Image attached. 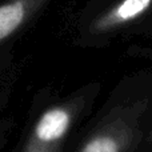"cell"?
Listing matches in <instances>:
<instances>
[{
  "label": "cell",
  "mask_w": 152,
  "mask_h": 152,
  "mask_svg": "<svg viewBox=\"0 0 152 152\" xmlns=\"http://www.w3.org/2000/svg\"><path fill=\"white\" fill-rule=\"evenodd\" d=\"M52 0H3L0 3V44L31 23Z\"/></svg>",
  "instance_id": "cell-4"
},
{
  "label": "cell",
  "mask_w": 152,
  "mask_h": 152,
  "mask_svg": "<svg viewBox=\"0 0 152 152\" xmlns=\"http://www.w3.org/2000/svg\"><path fill=\"white\" fill-rule=\"evenodd\" d=\"M152 15V0H112L89 20L87 32L103 36L128 28Z\"/></svg>",
  "instance_id": "cell-3"
},
{
  "label": "cell",
  "mask_w": 152,
  "mask_h": 152,
  "mask_svg": "<svg viewBox=\"0 0 152 152\" xmlns=\"http://www.w3.org/2000/svg\"><path fill=\"white\" fill-rule=\"evenodd\" d=\"M87 97L75 95L44 111L34 124L20 152H61Z\"/></svg>",
  "instance_id": "cell-2"
},
{
  "label": "cell",
  "mask_w": 152,
  "mask_h": 152,
  "mask_svg": "<svg viewBox=\"0 0 152 152\" xmlns=\"http://www.w3.org/2000/svg\"><path fill=\"white\" fill-rule=\"evenodd\" d=\"M145 110L147 100L113 108L77 152H131L142 137L140 119Z\"/></svg>",
  "instance_id": "cell-1"
}]
</instances>
